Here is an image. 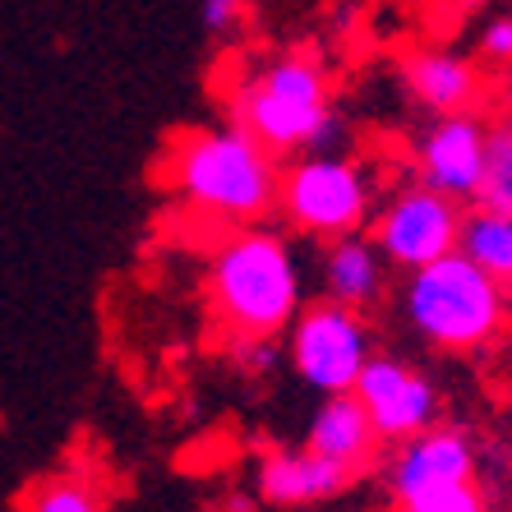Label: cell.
I'll list each match as a JSON object with an SVG mask.
<instances>
[{
    "mask_svg": "<svg viewBox=\"0 0 512 512\" xmlns=\"http://www.w3.org/2000/svg\"><path fill=\"white\" fill-rule=\"evenodd\" d=\"M277 208L296 231L319 240L356 236L370 217V180L351 157L314 153L282 171Z\"/></svg>",
    "mask_w": 512,
    "mask_h": 512,
    "instance_id": "5",
    "label": "cell"
},
{
    "mask_svg": "<svg viewBox=\"0 0 512 512\" xmlns=\"http://www.w3.org/2000/svg\"><path fill=\"white\" fill-rule=\"evenodd\" d=\"M356 485L346 466L328 462L314 448H277L259 462V499L273 508H305V503H328Z\"/></svg>",
    "mask_w": 512,
    "mask_h": 512,
    "instance_id": "11",
    "label": "cell"
},
{
    "mask_svg": "<svg viewBox=\"0 0 512 512\" xmlns=\"http://www.w3.org/2000/svg\"><path fill=\"white\" fill-rule=\"evenodd\" d=\"M351 393H356L360 406L370 411V420H374L383 443L411 439V434L429 429L434 416H439V393H434V383H429L420 370H411L406 360H393V356L365 360V370H360Z\"/></svg>",
    "mask_w": 512,
    "mask_h": 512,
    "instance_id": "8",
    "label": "cell"
},
{
    "mask_svg": "<svg viewBox=\"0 0 512 512\" xmlns=\"http://www.w3.org/2000/svg\"><path fill=\"white\" fill-rule=\"evenodd\" d=\"M397 512H489V503L471 480H453V485H429L397 499Z\"/></svg>",
    "mask_w": 512,
    "mask_h": 512,
    "instance_id": "18",
    "label": "cell"
},
{
    "mask_svg": "<svg viewBox=\"0 0 512 512\" xmlns=\"http://www.w3.org/2000/svg\"><path fill=\"white\" fill-rule=\"evenodd\" d=\"M102 485L93 476H79V471H56V476H42L24 499V512H102Z\"/></svg>",
    "mask_w": 512,
    "mask_h": 512,
    "instance_id": "17",
    "label": "cell"
},
{
    "mask_svg": "<svg viewBox=\"0 0 512 512\" xmlns=\"http://www.w3.org/2000/svg\"><path fill=\"white\" fill-rule=\"evenodd\" d=\"M476 208L512 217V120L485 125V171H480Z\"/></svg>",
    "mask_w": 512,
    "mask_h": 512,
    "instance_id": "16",
    "label": "cell"
},
{
    "mask_svg": "<svg viewBox=\"0 0 512 512\" xmlns=\"http://www.w3.org/2000/svg\"><path fill=\"white\" fill-rule=\"evenodd\" d=\"M231 365L250 379H263L282 365V346L277 337H231Z\"/></svg>",
    "mask_w": 512,
    "mask_h": 512,
    "instance_id": "19",
    "label": "cell"
},
{
    "mask_svg": "<svg viewBox=\"0 0 512 512\" xmlns=\"http://www.w3.org/2000/svg\"><path fill=\"white\" fill-rule=\"evenodd\" d=\"M383 268H388V259L360 231L328 240V250H323V296L337 300V305H351V310H370L383 296Z\"/></svg>",
    "mask_w": 512,
    "mask_h": 512,
    "instance_id": "14",
    "label": "cell"
},
{
    "mask_svg": "<svg viewBox=\"0 0 512 512\" xmlns=\"http://www.w3.org/2000/svg\"><path fill=\"white\" fill-rule=\"evenodd\" d=\"M167 185L203 217L259 222L277 208L282 171L254 134L227 125L180 134L167 153Z\"/></svg>",
    "mask_w": 512,
    "mask_h": 512,
    "instance_id": "1",
    "label": "cell"
},
{
    "mask_svg": "<svg viewBox=\"0 0 512 512\" xmlns=\"http://www.w3.org/2000/svg\"><path fill=\"white\" fill-rule=\"evenodd\" d=\"M370 356V328L351 305H337V300L323 296L300 305V314L291 319L286 360L300 374V383H310L314 393H351Z\"/></svg>",
    "mask_w": 512,
    "mask_h": 512,
    "instance_id": "6",
    "label": "cell"
},
{
    "mask_svg": "<svg viewBox=\"0 0 512 512\" xmlns=\"http://www.w3.org/2000/svg\"><path fill=\"white\" fill-rule=\"evenodd\" d=\"M402 79L439 116L476 111V102L485 97V74L471 60L453 56V51H434V47L411 51V56H402Z\"/></svg>",
    "mask_w": 512,
    "mask_h": 512,
    "instance_id": "13",
    "label": "cell"
},
{
    "mask_svg": "<svg viewBox=\"0 0 512 512\" xmlns=\"http://www.w3.org/2000/svg\"><path fill=\"white\" fill-rule=\"evenodd\" d=\"M476 476V448L462 429H443L429 425L411 439H402V448L388 462V494L406 499L416 489L429 485H453V480H471Z\"/></svg>",
    "mask_w": 512,
    "mask_h": 512,
    "instance_id": "10",
    "label": "cell"
},
{
    "mask_svg": "<svg viewBox=\"0 0 512 512\" xmlns=\"http://www.w3.org/2000/svg\"><path fill=\"white\" fill-rule=\"evenodd\" d=\"M402 310L411 328L439 351H480L503 333V319H508L503 286L462 250L443 254L425 268H411Z\"/></svg>",
    "mask_w": 512,
    "mask_h": 512,
    "instance_id": "3",
    "label": "cell"
},
{
    "mask_svg": "<svg viewBox=\"0 0 512 512\" xmlns=\"http://www.w3.org/2000/svg\"><path fill=\"white\" fill-rule=\"evenodd\" d=\"M416 162L429 190L448 194L457 203H476L480 171H485V120H476L471 111L439 116L420 134Z\"/></svg>",
    "mask_w": 512,
    "mask_h": 512,
    "instance_id": "9",
    "label": "cell"
},
{
    "mask_svg": "<svg viewBox=\"0 0 512 512\" xmlns=\"http://www.w3.org/2000/svg\"><path fill=\"white\" fill-rule=\"evenodd\" d=\"M305 448H314V453H323L328 462H337V466H346L351 476H360V471L374 466L383 439L356 393H333V397H323V406L314 411L310 429H305Z\"/></svg>",
    "mask_w": 512,
    "mask_h": 512,
    "instance_id": "12",
    "label": "cell"
},
{
    "mask_svg": "<svg viewBox=\"0 0 512 512\" xmlns=\"http://www.w3.org/2000/svg\"><path fill=\"white\" fill-rule=\"evenodd\" d=\"M231 125L268 148V153H291V148H310L319 125L328 120V74L305 51H286L250 70L227 93Z\"/></svg>",
    "mask_w": 512,
    "mask_h": 512,
    "instance_id": "4",
    "label": "cell"
},
{
    "mask_svg": "<svg viewBox=\"0 0 512 512\" xmlns=\"http://www.w3.org/2000/svg\"><path fill=\"white\" fill-rule=\"evenodd\" d=\"M480 56L489 65H508L512 70V14H499V19H489L485 33H480Z\"/></svg>",
    "mask_w": 512,
    "mask_h": 512,
    "instance_id": "20",
    "label": "cell"
},
{
    "mask_svg": "<svg viewBox=\"0 0 512 512\" xmlns=\"http://www.w3.org/2000/svg\"><path fill=\"white\" fill-rule=\"evenodd\" d=\"M250 14V0H203V28L213 37H227Z\"/></svg>",
    "mask_w": 512,
    "mask_h": 512,
    "instance_id": "21",
    "label": "cell"
},
{
    "mask_svg": "<svg viewBox=\"0 0 512 512\" xmlns=\"http://www.w3.org/2000/svg\"><path fill=\"white\" fill-rule=\"evenodd\" d=\"M457 250L476 263V268H485L499 286H512V217L471 208V213L462 217Z\"/></svg>",
    "mask_w": 512,
    "mask_h": 512,
    "instance_id": "15",
    "label": "cell"
},
{
    "mask_svg": "<svg viewBox=\"0 0 512 512\" xmlns=\"http://www.w3.org/2000/svg\"><path fill=\"white\" fill-rule=\"evenodd\" d=\"M462 203L429 190L425 180L411 190H397L379 217H374V245L393 268H425L457 250L462 240Z\"/></svg>",
    "mask_w": 512,
    "mask_h": 512,
    "instance_id": "7",
    "label": "cell"
},
{
    "mask_svg": "<svg viewBox=\"0 0 512 512\" xmlns=\"http://www.w3.org/2000/svg\"><path fill=\"white\" fill-rule=\"evenodd\" d=\"M208 310L231 337H277L300 314V263L273 231H236L208 259Z\"/></svg>",
    "mask_w": 512,
    "mask_h": 512,
    "instance_id": "2",
    "label": "cell"
}]
</instances>
